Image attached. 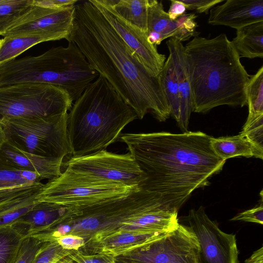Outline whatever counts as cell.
<instances>
[{"mask_svg":"<svg viewBox=\"0 0 263 263\" xmlns=\"http://www.w3.org/2000/svg\"><path fill=\"white\" fill-rule=\"evenodd\" d=\"M166 45L175 65L178 83L180 112L177 123L183 133L187 132L193 109V98L184 46L174 38H170Z\"/></svg>","mask_w":263,"mask_h":263,"instance_id":"d6986e66","label":"cell"},{"mask_svg":"<svg viewBox=\"0 0 263 263\" xmlns=\"http://www.w3.org/2000/svg\"><path fill=\"white\" fill-rule=\"evenodd\" d=\"M199 251L196 236L179 223L162 237L122 256L132 263H198Z\"/></svg>","mask_w":263,"mask_h":263,"instance_id":"30bf717a","label":"cell"},{"mask_svg":"<svg viewBox=\"0 0 263 263\" xmlns=\"http://www.w3.org/2000/svg\"><path fill=\"white\" fill-rule=\"evenodd\" d=\"M246 94L249 114L245 125L263 124V66L250 76Z\"/></svg>","mask_w":263,"mask_h":263,"instance_id":"cb8c5ba5","label":"cell"},{"mask_svg":"<svg viewBox=\"0 0 263 263\" xmlns=\"http://www.w3.org/2000/svg\"><path fill=\"white\" fill-rule=\"evenodd\" d=\"M168 233L120 231L98 241L90 242L89 245L93 248L95 253L115 258L139 249Z\"/></svg>","mask_w":263,"mask_h":263,"instance_id":"ac0fdd59","label":"cell"},{"mask_svg":"<svg viewBox=\"0 0 263 263\" xmlns=\"http://www.w3.org/2000/svg\"><path fill=\"white\" fill-rule=\"evenodd\" d=\"M27 235L16 222L0 228V263H14Z\"/></svg>","mask_w":263,"mask_h":263,"instance_id":"484cf974","label":"cell"},{"mask_svg":"<svg viewBox=\"0 0 263 263\" xmlns=\"http://www.w3.org/2000/svg\"><path fill=\"white\" fill-rule=\"evenodd\" d=\"M0 159L19 169L36 173L41 180H51L62 173L63 160L30 153L6 139L0 148Z\"/></svg>","mask_w":263,"mask_h":263,"instance_id":"e0dca14e","label":"cell"},{"mask_svg":"<svg viewBox=\"0 0 263 263\" xmlns=\"http://www.w3.org/2000/svg\"><path fill=\"white\" fill-rule=\"evenodd\" d=\"M72 251L63 249L56 240L43 242L32 263H55Z\"/></svg>","mask_w":263,"mask_h":263,"instance_id":"f546056e","label":"cell"},{"mask_svg":"<svg viewBox=\"0 0 263 263\" xmlns=\"http://www.w3.org/2000/svg\"><path fill=\"white\" fill-rule=\"evenodd\" d=\"M137 118L134 109L99 75L73 102L68 113L67 135L72 157L105 150Z\"/></svg>","mask_w":263,"mask_h":263,"instance_id":"277c9868","label":"cell"},{"mask_svg":"<svg viewBox=\"0 0 263 263\" xmlns=\"http://www.w3.org/2000/svg\"><path fill=\"white\" fill-rule=\"evenodd\" d=\"M6 139V137L3 127L0 125V148Z\"/></svg>","mask_w":263,"mask_h":263,"instance_id":"f35d334b","label":"cell"},{"mask_svg":"<svg viewBox=\"0 0 263 263\" xmlns=\"http://www.w3.org/2000/svg\"><path fill=\"white\" fill-rule=\"evenodd\" d=\"M34 3L39 5L52 8L63 9L74 6L78 0H34Z\"/></svg>","mask_w":263,"mask_h":263,"instance_id":"d590c367","label":"cell"},{"mask_svg":"<svg viewBox=\"0 0 263 263\" xmlns=\"http://www.w3.org/2000/svg\"><path fill=\"white\" fill-rule=\"evenodd\" d=\"M75 5L56 9L39 5L33 0L31 5L2 36L39 35L50 41L65 39L69 42Z\"/></svg>","mask_w":263,"mask_h":263,"instance_id":"7c38bea8","label":"cell"},{"mask_svg":"<svg viewBox=\"0 0 263 263\" xmlns=\"http://www.w3.org/2000/svg\"><path fill=\"white\" fill-rule=\"evenodd\" d=\"M68 112L39 118L1 117L6 139L37 155L63 160L70 154L67 135Z\"/></svg>","mask_w":263,"mask_h":263,"instance_id":"8992f818","label":"cell"},{"mask_svg":"<svg viewBox=\"0 0 263 263\" xmlns=\"http://www.w3.org/2000/svg\"><path fill=\"white\" fill-rule=\"evenodd\" d=\"M43 243L32 236L25 238L14 263H32Z\"/></svg>","mask_w":263,"mask_h":263,"instance_id":"4dcf8cb0","label":"cell"},{"mask_svg":"<svg viewBox=\"0 0 263 263\" xmlns=\"http://www.w3.org/2000/svg\"><path fill=\"white\" fill-rule=\"evenodd\" d=\"M112 14L146 34L148 0H97Z\"/></svg>","mask_w":263,"mask_h":263,"instance_id":"44dd1931","label":"cell"},{"mask_svg":"<svg viewBox=\"0 0 263 263\" xmlns=\"http://www.w3.org/2000/svg\"><path fill=\"white\" fill-rule=\"evenodd\" d=\"M263 21V0H228L210 10L208 23L236 30Z\"/></svg>","mask_w":263,"mask_h":263,"instance_id":"2e32d148","label":"cell"},{"mask_svg":"<svg viewBox=\"0 0 263 263\" xmlns=\"http://www.w3.org/2000/svg\"><path fill=\"white\" fill-rule=\"evenodd\" d=\"M50 41L46 37L23 35L5 36L0 39V65L8 63L31 47Z\"/></svg>","mask_w":263,"mask_h":263,"instance_id":"d4e9b609","label":"cell"},{"mask_svg":"<svg viewBox=\"0 0 263 263\" xmlns=\"http://www.w3.org/2000/svg\"><path fill=\"white\" fill-rule=\"evenodd\" d=\"M43 185L40 181L0 188V228L13 224L40 202Z\"/></svg>","mask_w":263,"mask_h":263,"instance_id":"9a60e30c","label":"cell"},{"mask_svg":"<svg viewBox=\"0 0 263 263\" xmlns=\"http://www.w3.org/2000/svg\"><path fill=\"white\" fill-rule=\"evenodd\" d=\"M33 0H0V35L28 9Z\"/></svg>","mask_w":263,"mask_h":263,"instance_id":"f1b7e54d","label":"cell"},{"mask_svg":"<svg viewBox=\"0 0 263 263\" xmlns=\"http://www.w3.org/2000/svg\"><path fill=\"white\" fill-rule=\"evenodd\" d=\"M103 14L116 33L135 54L147 72L157 77L161 72L166 57L158 52L156 46L151 44L145 33L136 29L118 16L107 11L97 0H90Z\"/></svg>","mask_w":263,"mask_h":263,"instance_id":"4fadbf2b","label":"cell"},{"mask_svg":"<svg viewBox=\"0 0 263 263\" xmlns=\"http://www.w3.org/2000/svg\"><path fill=\"white\" fill-rule=\"evenodd\" d=\"M245 263H263V247H261L254 251Z\"/></svg>","mask_w":263,"mask_h":263,"instance_id":"74e56055","label":"cell"},{"mask_svg":"<svg viewBox=\"0 0 263 263\" xmlns=\"http://www.w3.org/2000/svg\"><path fill=\"white\" fill-rule=\"evenodd\" d=\"M70 41L138 119L147 113L160 122L170 118L171 110L159 74L153 77L147 72L90 0L74 6Z\"/></svg>","mask_w":263,"mask_h":263,"instance_id":"7a4b0ae2","label":"cell"},{"mask_svg":"<svg viewBox=\"0 0 263 263\" xmlns=\"http://www.w3.org/2000/svg\"><path fill=\"white\" fill-rule=\"evenodd\" d=\"M159 74L170 108L171 116L177 122L180 112L178 83L175 65L170 54Z\"/></svg>","mask_w":263,"mask_h":263,"instance_id":"4316f807","label":"cell"},{"mask_svg":"<svg viewBox=\"0 0 263 263\" xmlns=\"http://www.w3.org/2000/svg\"><path fill=\"white\" fill-rule=\"evenodd\" d=\"M68 255L59 260L55 263H74L73 261L68 256Z\"/></svg>","mask_w":263,"mask_h":263,"instance_id":"ab89813d","label":"cell"},{"mask_svg":"<svg viewBox=\"0 0 263 263\" xmlns=\"http://www.w3.org/2000/svg\"><path fill=\"white\" fill-rule=\"evenodd\" d=\"M231 43L240 58H262L263 21L237 30L236 36Z\"/></svg>","mask_w":263,"mask_h":263,"instance_id":"603a6c76","label":"cell"},{"mask_svg":"<svg viewBox=\"0 0 263 263\" xmlns=\"http://www.w3.org/2000/svg\"><path fill=\"white\" fill-rule=\"evenodd\" d=\"M183 218L199 243L198 263H239L235 235L222 231L202 206Z\"/></svg>","mask_w":263,"mask_h":263,"instance_id":"9c48e42d","label":"cell"},{"mask_svg":"<svg viewBox=\"0 0 263 263\" xmlns=\"http://www.w3.org/2000/svg\"><path fill=\"white\" fill-rule=\"evenodd\" d=\"M68 256L74 263H116L114 258L101 254L84 255L78 250H72Z\"/></svg>","mask_w":263,"mask_h":263,"instance_id":"d6a6232c","label":"cell"},{"mask_svg":"<svg viewBox=\"0 0 263 263\" xmlns=\"http://www.w3.org/2000/svg\"><path fill=\"white\" fill-rule=\"evenodd\" d=\"M211 144L216 155L223 160L237 156L263 159V148L252 143L241 133L236 136L212 137Z\"/></svg>","mask_w":263,"mask_h":263,"instance_id":"7402d4cb","label":"cell"},{"mask_svg":"<svg viewBox=\"0 0 263 263\" xmlns=\"http://www.w3.org/2000/svg\"><path fill=\"white\" fill-rule=\"evenodd\" d=\"M68 93L53 85L25 82L0 87V118H39L68 112Z\"/></svg>","mask_w":263,"mask_h":263,"instance_id":"ba28073f","label":"cell"},{"mask_svg":"<svg viewBox=\"0 0 263 263\" xmlns=\"http://www.w3.org/2000/svg\"><path fill=\"white\" fill-rule=\"evenodd\" d=\"M231 221H240L262 224V201L260 205L240 212L230 219Z\"/></svg>","mask_w":263,"mask_h":263,"instance_id":"1f68e13d","label":"cell"},{"mask_svg":"<svg viewBox=\"0 0 263 263\" xmlns=\"http://www.w3.org/2000/svg\"><path fill=\"white\" fill-rule=\"evenodd\" d=\"M68 170L105 180L139 188L144 176L132 155L105 150L80 157H71L66 163Z\"/></svg>","mask_w":263,"mask_h":263,"instance_id":"8fae6325","label":"cell"},{"mask_svg":"<svg viewBox=\"0 0 263 263\" xmlns=\"http://www.w3.org/2000/svg\"><path fill=\"white\" fill-rule=\"evenodd\" d=\"M55 240L63 249L69 250H78L85 245L83 237L71 234L59 237Z\"/></svg>","mask_w":263,"mask_h":263,"instance_id":"e575fe53","label":"cell"},{"mask_svg":"<svg viewBox=\"0 0 263 263\" xmlns=\"http://www.w3.org/2000/svg\"><path fill=\"white\" fill-rule=\"evenodd\" d=\"M170 2L171 5L167 13L171 20H175L185 14L186 8L180 0H172Z\"/></svg>","mask_w":263,"mask_h":263,"instance_id":"8d00e7d4","label":"cell"},{"mask_svg":"<svg viewBox=\"0 0 263 263\" xmlns=\"http://www.w3.org/2000/svg\"><path fill=\"white\" fill-rule=\"evenodd\" d=\"M99 76L70 41L66 47L0 65V87L25 82L51 84L64 89L73 102Z\"/></svg>","mask_w":263,"mask_h":263,"instance_id":"5b68a950","label":"cell"},{"mask_svg":"<svg viewBox=\"0 0 263 263\" xmlns=\"http://www.w3.org/2000/svg\"><path fill=\"white\" fill-rule=\"evenodd\" d=\"M67 210L58 204L40 202L15 222L22 226L28 237L50 227Z\"/></svg>","mask_w":263,"mask_h":263,"instance_id":"ffe728a7","label":"cell"},{"mask_svg":"<svg viewBox=\"0 0 263 263\" xmlns=\"http://www.w3.org/2000/svg\"><path fill=\"white\" fill-rule=\"evenodd\" d=\"M197 17L195 13H185L172 20L164 10L162 2L148 0L147 33H157L163 40L174 38L181 42L187 41L199 34L196 30Z\"/></svg>","mask_w":263,"mask_h":263,"instance_id":"5bb4252c","label":"cell"},{"mask_svg":"<svg viewBox=\"0 0 263 263\" xmlns=\"http://www.w3.org/2000/svg\"><path fill=\"white\" fill-rule=\"evenodd\" d=\"M137 189L66 168L44 183L39 199L67 208L89 205L126 195Z\"/></svg>","mask_w":263,"mask_h":263,"instance_id":"52a82bcc","label":"cell"},{"mask_svg":"<svg viewBox=\"0 0 263 263\" xmlns=\"http://www.w3.org/2000/svg\"><path fill=\"white\" fill-rule=\"evenodd\" d=\"M40 181L36 173L16 168L0 159V188Z\"/></svg>","mask_w":263,"mask_h":263,"instance_id":"83f0119b","label":"cell"},{"mask_svg":"<svg viewBox=\"0 0 263 263\" xmlns=\"http://www.w3.org/2000/svg\"><path fill=\"white\" fill-rule=\"evenodd\" d=\"M211 138L188 131L125 134L119 138L144 176L139 188L179 211L195 190L210 184L226 162L214 153Z\"/></svg>","mask_w":263,"mask_h":263,"instance_id":"6da1fadb","label":"cell"},{"mask_svg":"<svg viewBox=\"0 0 263 263\" xmlns=\"http://www.w3.org/2000/svg\"><path fill=\"white\" fill-rule=\"evenodd\" d=\"M185 6L186 10H195L199 13L208 14L214 6L223 0H180Z\"/></svg>","mask_w":263,"mask_h":263,"instance_id":"836d02e7","label":"cell"},{"mask_svg":"<svg viewBox=\"0 0 263 263\" xmlns=\"http://www.w3.org/2000/svg\"><path fill=\"white\" fill-rule=\"evenodd\" d=\"M193 98L192 112L206 114L228 105H247L250 76L231 41L224 33L194 37L184 46Z\"/></svg>","mask_w":263,"mask_h":263,"instance_id":"3957f363","label":"cell"}]
</instances>
